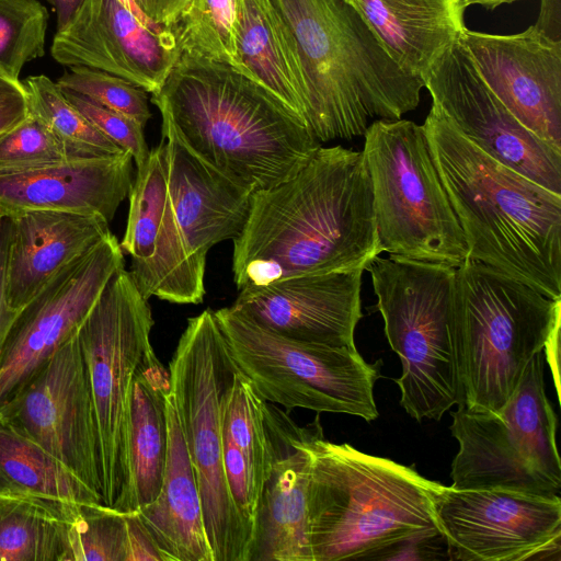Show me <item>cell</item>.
Returning <instances> with one entry per match:
<instances>
[{"instance_id": "4fadbf2b", "label": "cell", "mask_w": 561, "mask_h": 561, "mask_svg": "<svg viewBox=\"0 0 561 561\" xmlns=\"http://www.w3.org/2000/svg\"><path fill=\"white\" fill-rule=\"evenodd\" d=\"M434 511L451 560L523 561L560 553L559 495L442 484Z\"/></svg>"}, {"instance_id": "ab89813d", "label": "cell", "mask_w": 561, "mask_h": 561, "mask_svg": "<svg viewBox=\"0 0 561 561\" xmlns=\"http://www.w3.org/2000/svg\"><path fill=\"white\" fill-rule=\"evenodd\" d=\"M126 561H168L145 525L138 511L126 512Z\"/></svg>"}, {"instance_id": "836d02e7", "label": "cell", "mask_w": 561, "mask_h": 561, "mask_svg": "<svg viewBox=\"0 0 561 561\" xmlns=\"http://www.w3.org/2000/svg\"><path fill=\"white\" fill-rule=\"evenodd\" d=\"M48 11L37 0H0V67L20 79L23 67L45 55Z\"/></svg>"}, {"instance_id": "8992f818", "label": "cell", "mask_w": 561, "mask_h": 561, "mask_svg": "<svg viewBox=\"0 0 561 561\" xmlns=\"http://www.w3.org/2000/svg\"><path fill=\"white\" fill-rule=\"evenodd\" d=\"M561 319V299L481 262L456 267L450 337L457 407L496 412Z\"/></svg>"}, {"instance_id": "8d00e7d4", "label": "cell", "mask_w": 561, "mask_h": 561, "mask_svg": "<svg viewBox=\"0 0 561 561\" xmlns=\"http://www.w3.org/2000/svg\"><path fill=\"white\" fill-rule=\"evenodd\" d=\"M56 82L61 89L124 114L144 127L151 117L147 92L108 72L81 66L69 67Z\"/></svg>"}, {"instance_id": "5bb4252c", "label": "cell", "mask_w": 561, "mask_h": 561, "mask_svg": "<svg viewBox=\"0 0 561 561\" xmlns=\"http://www.w3.org/2000/svg\"><path fill=\"white\" fill-rule=\"evenodd\" d=\"M123 253L110 232L19 310L0 353V407L78 331L108 280L124 267Z\"/></svg>"}, {"instance_id": "d6a6232c", "label": "cell", "mask_w": 561, "mask_h": 561, "mask_svg": "<svg viewBox=\"0 0 561 561\" xmlns=\"http://www.w3.org/2000/svg\"><path fill=\"white\" fill-rule=\"evenodd\" d=\"M265 402L251 381L238 369L225 401L222 436L244 457L259 497L268 470Z\"/></svg>"}, {"instance_id": "e0dca14e", "label": "cell", "mask_w": 561, "mask_h": 561, "mask_svg": "<svg viewBox=\"0 0 561 561\" xmlns=\"http://www.w3.org/2000/svg\"><path fill=\"white\" fill-rule=\"evenodd\" d=\"M123 252L131 257L129 273L141 295L173 304H201L205 296V270L188 254L168 190L163 144L150 150L146 164L136 170Z\"/></svg>"}, {"instance_id": "603a6c76", "label": "cell", "mask_w": 561, "mask_h": 561, "mask_svg": "<svg viewBox=\"0 0 561 561\" xmlns=\"http://www.w3.org/2000/svg\"><path fill=\"white\" fill-rule=\"evenodd\" d=\"M131 156L77 158L0 174V216L59 210L114 218L133 185Z\"/></svg>"}, {"instance_id": "7c38bea8", "label": "cell", "mask_w": 561, "mask_h": 561, "mask_svg": "<svg viewBox=\"0 0 561 561\" xmlns=\"http://www.w3.org/2000/svg\"><path fill=\"white\" fill-rule=\"evenodd\" d=\"M152 312L129 271H117L77 331L93 401L103 503L113 506L127 474V430L135 373L153 350Z\"/></svg>"}, {"instance_id": "ac0fdd59", "label": "cell", "mask_w": 561, "mask_h": 561, "mask_svg": "<svg viewBox=\"0 0 561 561\" xmlns=\"http://www.w3.org/2000/svg\"><path fill=\"white\" fill-rule=\"evenodd\" d=\"M480 77L529 131L561 151V41L535 25L512 35H461Z\"/></svg>"}, {"instance_id": "ee69618b", "label": "cell", "mask_w": 561, "mask_h": 561, "mask_svg": "<svg viewBox=\"0 0 561 561\" xmlns=\"http://www.w3.org/2000/svg\"><path fill=\"white\" fill-rule=\"evenodd\" d=\"M560 320H558L552 328L543 346L547 363L552 373L554 386L558 398L560 399V374H559V359H560Z\"/></svg>"}, {"instance_id": "c3c4849f", "label": "cell", "mask_w": 561, "mask_h": 561, "mask_svg": "<svg viewBox=\"0 0 561 561\" xmlns=\"http://www.w3.org/2000/svg\"><path fill=\"white\" fill-rule=\"evenodd\" d=\"M0 218H1V216H0Z\"/></svg>"}, {"instance_id": "30bf717a", "label": "cell", "mask_w": 561, "mask_h": 561, "mask_svg": "<svg viewBox=\"0 0 561 561\" xmlns=\"http://www.w3.org/2000/svg\"><path fill=\"white\" fill-rule=\"evenodd\" d=\"M228 351L241 374L267 402L287 411L378 417L374 386L382 362L369 364L355 346L291 340L266 330L231 307L215 310Z\"/></svg>"}, {"instance_id": "52a82bcc", "label": "cell", "mask_w": 561, "mask_h": 561, "mask_svg": "<svg viewBox=\"0 0 561 561\" xmlns=\"http://www.w3.org/2000/svg\"><path fill=\"white\" fill-rule=\"evenodd\" d=\"M237 371L214 310L187 319L169 375L214 561H247L251 539L233 504L224 467V407Z\"/></svg>"}, {"instance_id": "b9f144b4", "label": "cell", "mask_w": 561, "mask_h": 561, "mask_svg": "<svg viewBox=\"0 0 561 561\" xmlns=\"http://www.w3.org/2000/svg\"><path fill=\"white\" fill-rule=\"evenodd\" d=\"M134 2L152 23L171 27L190 0H134Z\"/></svg>"}, {"instance_id": "d590c367", "label": "cell", "mask_w": 561, "mask_h": 561, "mask_svg": "<svg viewBox=\"0 0 561 561\" xmlns=\"http://www.w3.org/2000/svg\"><path fill=\"white\" fill-rule=\"evenodd\" d=\"M77 158L80 157L32 114L0 136V174L36 169Z\"/></svg>"}, {"instance_id": "44dd1931", "label": "cell", "mask_w": 561, "mask_h": 561, "mask_svg": "<svg viewBox=\"0 0 561 561\" xmlns=\"http://www.w3.org/2000/svg\"><path fill=\"white\" fill-rule=\"evenodd\" d=\"M268 470L259 497L247 561H312L307 529L308 448L312 422L299 426L265 402Z\"/></svg>"}, {"instance_id": "277c9868", "label": "cell", "mask_w": 561, "mask_h": 561, "mask_svg": "<svg viewBox=\"0 0 561 561\" xmlns=\"http://www.w3.org/2000/svg\"><path fill=\"white\" fill-rule=\"evenodd\" d=\"M308 448L312 561L393 560L412 542L442 537L434 511L440 483L388 458L327 440L319 414Z\"/></svg>"}, {"instance_id": "7a4b0ae2", "label": "cell", "mask_w": 561, "mask_h": 561, "mask_svg": "<svg viewBox=\"0 0 561 561\" xmlns=\"http://www.w3.org/2000/svg\"><path fill=\"white\" fill-rule=\"evenodd\" d=\"M151 102L197 157L252 194L289 179L320 146L306 122L261 83L187 53Z\"/></svg>"}, {"instance_id": "8fae6325", "label": "cell", "mask_w": 561, "mask_h": 561, "mask_svg": "<svg viewBox=\"0 0 561 561\" xmlns=\"http://www.w3.org/2000/svg\"><path fill=\"white\" fill-rule=\"evenodd\" d=\"M451 417L450 431L459 445L451 463L453 488L559 495L558 419L546 393L542 352L531 358L500 410L457 407Z\"/></svg>"}, {"instance_id": "cb8c5ba5", "label": "cell", "mask_w": 561, "mask_h": 561, "mask_svg": "<svg viewBox=\"0 0 561 561\" xmlns=\"http://www.w3.org/2000/svg\"><path fill=\"white\" fill-rule=\"evenodd\" d=\"M8 218L5 289L18 311L65 265L111 232L110 222L94 215L27 210Z\"/></svg>"}, {"instance_id": "484cf974", "label": "cell", "mask_w": 561, "mask_h": 561, "mask_svg": "<svg viewBox=\"0 0 561 561\" xmlns=\"http://www.w3.org/2000/svg\"><path fill=\"white\" fill-rule=\"evenodd\" d=\"M169 370L149 352L131 383L127 430V474L112 507L134 512L152 502L160 492L168 454L167 396Z\"/></svg>"}, {"instance_id": "7402d4cb", "label": "cell", "mask_w": 561, "mask_h": 561, "mask_svg": "<svg viewBox=\"0 0 561 561\" xmlns=\"http://www.w3.org/2000/svg\"><path fill=\"white\" fill-rule=\"evenodd\" d=\"M161 118L168 190L175 218L190 256L205 270L209 250L241 233L252 193L197 157L171 123Z\"/></svg>"}, {"instance_id": "f6af8a7d", "label": "cell", "mask_w": 561, "mask_h": 561, "mask_svg": "<svg viewBox=\"0 0 561 561\" xmlns=\"http://www.w3.org/2000/svg\"><path fill=\"white\" fill-rule=\"evenodd\" d=\"M57 15V30H61L73 16L83 0H46Z\"/></svg>"}, {"instance_id": "5b68a950", "label": "cell", "mask_w": 561, "mask_h": 561, "mask_svg": "<svg viewBox=\"0 0 561 561\" xmlns=\"http://www.w3.org/2000/svg\"><path fill=\"white\" fill-rule=\"evenodd\" d=\"M295 41L306 123L319 142L364 136L371 118L399 119L424 83L399 68L345 0H272Z\"/></svg>"}, {"instance_id": "d4e9b609", "label": "cell", "mask_w": 561, "mask_h": 561, "mask_svg": "<svg viewBox=\"0 0 561 561\" xmlns=\"http://www.w3.org/2000/svg\"><path fill=\"white\" fill-rule=\"evenodd\" d=\"M390 58L420 78L467 28L461 0H345Z\"/></svg>"}, {"instance_id": "f35d334b", "label": "cell", "mask_w": 561, "mask_h": 561, "mask_svg": "<svg viewBox=\"0 0 561 561\" xmlns=\"http://www.w3.org/2000/svg\"><path fill=\"white\" fill-rule=\"evenodd\" d=\"M30 115L23 82L0 67V136Z\"/></svg>"}, {"instance_id": "bcb514c9", "label": "cell", "mask_w": 561, "mask_h": 561, "mask_svg": "<svg viewBox=\"0 0 561 561\" xmlns=\"http://www.w3.org/2000/svg\"><path fill=\"white\" fill-rule=\"evenodd\" d=\"M121 4H123L125 8H127L130 12H133L141 23H144L146 26L154 30H162L164 27L159 26L154 23H152L138 8V5L134 2V0H118Z\"/></svg>"}, {"instance_id": "d6986e66", "label": "cell", "mask_w": 561, "mask_h": 561, "mask_svg": "<svg viewBox=\"0 0 561 561\" xmlns=\"http://www.w3.org/2000/svg\"><path fill=\"white\" fill-rule=\"evenodd\" d=\"M51 57L67 67H88L157 92L182 54L172 31L146 26L118 0H83L57 30Z\"/></svg>"}, {"instance_id": "4316f807", "label": "cell", "mask_w": 561, "mask_h": 561, "mask_svg": "<svg viewBox=\"0 0 561 561\" xmlns=\"http://www.w3.org/2000/svg\"><path fill=\"white\" fill-rule=\"evenodd\" d=\"M168 454L157 497L137 510L168 561H214L195 472L171 391L167 396Z\"/></svg>"}, {"instance_id": "60d3db41", "label": "cell", "mask_w": 561, "mask_h": 561, "mask_svg": "<svg viewBox=\"0 0 561 561\" xmlns=\"http://www.w3.org/2000/svg\"><path fill=\"white\" fill-rule=\"evenodd\" d=\"M9 236L10 219L2 216L0 218V353L9 330L19 312L10 306L5 289V264Z\"/></svg>"}, {"instance_id": "9c48e42d", "label": "cell", "mask_w": 561, "mask_h": 561, "mask_svg": "<svg viewBox=\"0 0 561 561\" xmlns=\"http://www.w3.org/2000/svg\"><path fill=\"white\" fill-rule=\"evenodd\" d=\"M402 373L401 407L414 420L439 421L457 403L450 313L456 267L389 255L365 267Z\"/></svg>"}, {"instance_id": "83f0119b", "label": "cell", "mask_w": 561, "mask_h": 561, "mask_svg": "<svg viewBox=\"0 0 561 561\" xmlns=\"http://www.w3.org/2000/svg\"><path fill=\"white\" fill-rule=\"evenodd\" d=\"M236 44L239 71L306 122V85L297 47L272 0H239Z\"/></svg>"}, {"instance_id": "3957f363", "label": "cell", "mask_w": 561, "mask_h": 561, "mask_svg": "<svg viewBox=\"0 0 561 561\" xmlns=\"http://www.w3.org/2000/svg\"><path fill=\"white\" fill-rule=\"evenodd\" d=\"M422 126L468 259L561 299V194L484 153L434 107Z\"/></svg>"}, {"instance_id": "ffe728a7", "label": "cell", "mask_w": 561, "mask_h": 561, "mask_svg": "<svg viewBox=\"0 0 561 561\" xmlns=\"http://www.w3.org/2000/svg\"><path fill=\"white\" fill-rule=\"evenodd\" d=\"M363 268L287 277L241 289L232 309L282 336L316 344L355 346L362 319Z\"/></svg>"}, {"instance_id": "ba28073f", "label": "cell", "mask_w": 561, "mask_h": 561, "mask_svg": "<svg viewBox=\"0 0 561 561\" xmlns=\"http://www.w3.org/2000/svg\"><path fill=\"white\" fill-rule=\"evenodd\" d=\"M364 137L362 151L381 252L460 266L468 259V247L423 126L402 118H378Z\"/></svg>"}, {"instance_id": "2e32d148", "label": "cell", "mask_w": 561, "mask_h": 561, "mask_svg": "<svg viewBox=\"0 0 561 561\" xmlns=\"http://www.w3.org/2000/svg\"><path fill=\"white\" fill-rule=\"evenodd\" d=\"M460 37L422 77L432 107L484 153L561 194V151L523 126L494 95Z\"/></svg>"}, {"instance_id": "e575fe53", "label": "cell", "mask_w": 561, "mask_h": 561, "mask_svg": "<svg viewBox=\"0 0 561 561\" xmlns=\"http://www.w3.org/2000/svg\"><path fill=\"white\" fill-rule=\"evenodd\" d=\"M126 512L81 503L69 530L68 561H126Z\"/></svg>"}, {"instance_id": "74e56055", "label": "cell", "mask_w": 561, "mask_h": 561, "mask_svg": "<svg viewBox=\"0 0 561 561\" xmlns=\"http://www.w3.org/2000/svg\"><path fill=\"white\" fill-rule=\"evenodd\" d=\"M61 90L69 102L103 135L131 156L136 163V170L146 164L150 149L145 139L144 126L135 119L104 107L81 94Z\"/></svg>"}, {"instance_id": "1f68e13d", "label": "cell", "mask_w": 561, "mask_h": 561, "mask_svg": "<svg viewBox=\"0 0 561 561\" xmlns=\"http://www.w3.org/2000/svg\"><path fill=\"white\" fill-rule=\"evenodd\" d=\"M239 0H190L172 31L181 53L228 64L239 70Z\"/></svg>"}, {"instance_id": "f1b7e54d", "label": "cell", "mask_w": 561, "mask_h": 561, "mask_svg": "<svg viewBox=\"0 0 561 561\" xmlns=\"http://www.w3.org/2000/svg\"><path fill=\"white\" fill-rule=\"evenodd\" d=\"M80 504L0 493V561H68Z\"/></svg>"}, {"instance_id": "6da1fadb", "label": "cell", "mask_w": 561, "mask_h": 561, "mask_svg": "<svg viewBox=\"0 0 561 561\" xmlns=\"http://www.w3.org/2000/svg\"><path fill=\"white\" fill-rule=\"evenodd\" d=\"M381 252L363 151L319 146L279 184L252 194L233 240L239 290L287 277L363 268Z\"/></svg>"}, {"instance_id": "4dcf8cb0", "label": "cell", "mask_w": 561, "mask_h": 561, "mask_svg": "<svg viewBox=\"0 0 561 561\" xmlns=\"http://www.w3.org/2000/svg\"><path fill=\"white\" fill-rule=\"evenodd\" d=\"M30 114L45 124L77 157L94 158L125 152L103 135L45 75L23 81Z\"/></svg>"}, {"instance_id": "9a60e30c", "label": "cell", "mask_w": 561, "mask_h": 561, "mask_svg": "<svg viewBox=\"0 0 561 561\" xmlns=\"http://www.w3.org/2000/svg\"><path fill=\"white\" fill-rule=\"evenodd\" d=\"M0 422L42 446L102 496L98 427L77 332L0 407Z\"/></svg>"}, {"instance_id": "f546056e", "label": "cell", "mask_w": 561, "mask_h": 561, "mask_svg": "<svg viewBox=\"0 0 561 561\" xmlns=\"http://www.w3.org/2000/svg\"><path fill=\"white\" fill-rule=\"evenodd\" d=\"M0 493L75 503H103L102 496L59 459L1 422Z\"/></svg>"}, {"instance_id": "7bdbcfd3", "label": "cell", "mask_w": 561, "mask_h": 561, "mask_svg": "<svg viewBox=\"0 0 561 561\" xmlns=\"http://www.w3.org/2000/svg\"><path fill=\"white\" fill-rule=\"evenodd\" d=\"M560 0H541L539 18L534 24L553 39H560Z\"/></svg>"}, {"instance_id": "7dc6e473", "label": "cell", "mask_w": 561, "mask_h": 561, "mask_svg": "<svg viewBox=\"0 0 561 561\" xmlns=\"http://www.w3.org/2000/svg\"><path fill=\"white\" fill-rule=\"evenodd\" d=\"M461 1H463L467 4V7H469L471 4H479V5H483L488 9L493 10L501 4L513 3V2H516L519 0H461Z\"/></svg>"}]
</instances>
